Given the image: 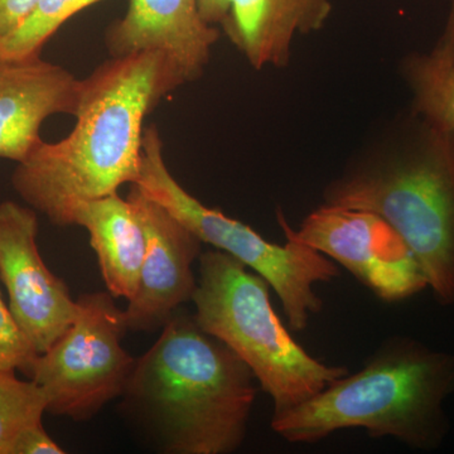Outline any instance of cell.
<instances>
[{
	"label": "cell",
	"mask_w": 454,
	"mask_h": 454,
	"mask_svg": "<svg viewBox=\"0 0 454 454\" xmlns=\"http://www.w3.org/2000/svg\"><path fill=\"white\" fill-rule=\"evenodd\" d=\"M184 85L160 53L110 57L82 80L71 133L59 142L43 140L17 164L14 191L53 225L73 226L77 206L136 184L145 118Z\"/></svg>",
	"instance_id": "cell-1"
},
{
	"label": "cell",
	"mask_w": 454,
	"mask_h": 454,
	"mask_svg": "<svg viewBox=\"0 0 454 454\" xmlns=\"http://www.w3.org/2000/svg\"><path fill=\"white\" fill-rule=\"evenodd\" d=\"M255 381L195 316L177 310L137 358L121 409L160 452L234 453L247 437Z\"/></svg>",
	"instance_id": "cell-2"
},
{
	"label": "cell",
	"mask_w": 454,
	"mask_h": 454,
	"mask_svg": "<svg viewBox=\"0 0 454 454\" xmlns=\"http://www.w3.org/2000/svg\"><path fill=\"white\" fill-rule=\"evenodd\" d=\"M324 203L372 211L389 223L435 301L454 306V131L409 110L325 186Z\"/></svg>",
	"instance_id": "cell-3"
},
{
	"label": "cell",
	"mask_w": 454,
	"mask_h": 454,
	"mask_svg": "<svg viewBox=\"0 0 454 454\" xmlns=\"http://www.w3.org/2000/svg\"><path fill=\"white\" fill-rule=\"evenodd\" d=\"M454 391V355L391 336L348 373L301 404L271 415L276 434L312 444L340 430L363 429L418 450L442 446L450 430L444 403Z\"/></svg>",
	"instance_id": "cell-4"
},
{
	"label": "cell",
	"mask_w": 454,
	"mask_h": 454,
	"mask_svg": "<svg viewBox=\"0 0 454 454\" xmlns=\"http://www.w3.org/2000/svg\"><path fill=\"white\" fill-rule=\"evenodd\" d=\"M270 284L229 254L211 249L199 258L192 301L197 324L247 364L273 414L301 404L349 373L348 367L317 360L277 315Z\"/></svg>",
	"instance_id": "cell-5"
},
{
	"label": "cell",
	"mask_w": 454,
	"mask_h": 454,
	"mask_svg": "<svg viewBox=\"0 0 454 454\" xmlns=\"http://www.w3.org/2000/svg\"><path fill=\"white\" fill-rule=\"evenodd\" d=\"M134 184L166 208L202 244L229 254L267 279L279 298L291 330H306L310 317L324 309V301L316 286L340 277L333 260L295 241L270 243L252 227L200 202L170 173L164 160L162 137L155 125L145 129L142 166Z\"/></svg>",
	"instance_id": "cell-6"
},
{
	"label": "cell",
	"mask_w": 454,
	"mask_h": 454,
	"mask_svg": "<svg viewBox=\"0 0 454 454\" xmlns=\"http://www.w3.org/2000/svg\"><path fill=\"white\" fill-rule=\"evenodd\" d=\"M77 306L74 324L35 357L28 379L46 394L49 413L86 422L122 395L137 360L121 346L128 325L110 293L83 294Z\"/></svg>",
	"instance_id": "cell-7"
},
{
	"label": "cell",
	"mask_w": 454,
	"mask_h": 454,
	"mask_svg": "<svg viewBox=\"0 0 454 454\" xmlns=\"http://www.w3.org/2000/svg\"><path fill=\"white\" fill-rule=\"evenodd\" d=\"M277 217L286 240L307 245L339 262L385 303L409 300L428 288L402 236L372 211L324 203L297 230L289 226L280 208Z\"/></svg>",
	"instance_id": "cell-8"
},
{
	"label": "cell",
	"mask_w": 454,
	"mask_h": 454,
	"mask_svg": "<svg viewBox=\"0 0 454 454\" xmlns=\"http://www.w3.org/2000/svg\"><path fill=\"white\" fill-rule=\"evenodd\" d=\"M37 235V211L14 201L0 203V279L12 317L41 355L71 327L79 306L64 280L44 264Z\"/></svg>",
	"instance_id": "cell-9"
},
{
	"label": "cell",
	"mask_w": 454,
	"mask_h": 454,
	"mask_svg": "<svg viewBox=\"0 0 454 454\" xmlns=\"http://www.w3.org/2000/svg\"><path fill=\"white\" fill-rule=\"evenodd\" d=\"M127 199L145 227L146 245L138 289L124 309L125 322L128 330L153 333L192 301L197 288L193 265L202 241L136 184Z\"/></svg>",
	"instance_id": "cell-10"
},
{
	"label": "cell",
	"mask_w": 454,
	"mask_h": 454,
	"mask_svg": "<svg viewBox=\"0 0 454 454\" xmlns=\"http://www.w3.org/2000/svg\"><path fill=\"white\" fill-rule=\"evenodd\" d=\"M221 33L203 20L200 0H129L124 16L107 27L106 47L110 57L160 53L186 85L205 74Z\"/></svg>",
	"instance_id": "cell-11"
},
{
	"label": "cell",
	"mask_w": 454,
	"mask_h": 454,
	"mask_svg": "<svg viewBox=\"0 0 454 454\" xmlns=\"http://www.w3.org/2000/svg\"><path fill=\"white\" fill-rule=\"evenodd\" d=\"M82 80L41 55L0 61V158L22 163L43 142L41 128L79 106Z\"/></svg>",
	"instance_id": "cell-12"
},
{
	"label": "cell",
	"mask_w": 454,
	"mask_h": 454,
	"mask_svg": "<svg viewBox=\"0 0 454 454\" xmlns=\"http://www.w3.org/2000/svg\"><path fill=\"white\" fill-rule=\"evenodd\" d=\"M221 32L255 70L286 67L298 35L321 31L333 0H226Z\"/></svg>",
	"instance_id": "cell-13"
},
{
	"label": "cell",
	"mask_w": 454,
	"mask_h": 454,
	"mask_svg": "<svg viewBox=\"0 0 454 454\" xmlns=\"http://www.w3.org/2000/svg\"><path fill=\"white\" fill-rule=\"evenodd\" d=\"M73 225L90 235L101 276L114 298L129 301L138 289L145 254V232L136 208L119 193L77 206Z\"/></svg>",
	"instance_id": "cell-14"
},
{
	"label": "cell",
	"mask_w": 454,
	"mask_h": 454,
	"mask_svg": "<svg viewBox=\"0 0 454 454\" xmlns=\"http://www.w3.org/2000/svg\"><path fill=\"white\" fill-rule=\"evenodd\" d=\"M400 74L413 98L411 112L438 129L454 131V0L435 46L406 56Z\"/></svg>",
	"instance_id": "cell-15"
},
{
	"label": "cell",
	"mask_w": 454,
	"mask_h": 454,
	"mask_svg": "<svg viewBox=\"0 0 454 454\" xmlns=\"http://www.w3.org/2000/svg\"><path fill=\"white\" fill-rule=\"evenodd\" d=\"M103 0H40L16 31L0 40V61H16L41 55L46 42L62 26Z\"/></svg>",
	"instance_id": "cell-16"
},
{
	"label": "cell",
	"mask_w": 454,
	"mask_h": 454,
	"mask_svg": "<svg viewBox=\"0 0 454 454\" xmlns=\"http://www.w3.org/2000/svg\"><path fill=\"white\" fill-rule=\"evenodd\" d=\"M47 397L31 379L20 380L16 370L0 369V454H11L23 429L42 423Z\"/></svg>",
	"instance_id": "cell-17"
},
{
	"label": "cell",
	"mask_w": 454,
	"mask_h": 454,
	"mask_svg": "<svg viewBox=\"0 0 454 454\" xmlns=\"http://www.w3.org/2000/svg\"><path fill=\"white\" fill-rule=\"evenodd\" d=\"M37 356V352L18 327L0 293V369L16 370L28 378Z\"/></svg>",
	"instance_id": "cell-18"
},
{
	"label": "cell",
	"mask_w": 454,
	"mask_h": 454,
	"mask_svg": "<svg viewBox=\"0 0 454 454\" xmlns=\"http://www.w3.org/2000/svg\"><path fill=\"white\" fill-rule=\"evenodd\" d=\"M59 444L50 437L43 424H33L18 434L11 454H64Z\"/></svg>",
	"instance_id": "cell-19"
},
{
	"label": "cell",
	"mask_w": 454,
	"mask_h": 454,
	"mask_svg": "<svg viewBox=\"0 0 454 454\" xmlns=\"http://www.w3.org/2000/svg\"><path fill=\"white\" fill-rule=\"evenodd\" d=\"M40 0H0V40L25 22Z\"/></svg>",
	"instance_id": "cell-20"
},
{
	"label": "cell",
	"mask_w": 454,
	"mask_h": 454,
	"mask_svg": "<svg viewBox=\"0 0 454 454\" xmlns=\"http://www.w3.org/2000/svg\"><path fill=\"white\" fill-rule=\"evenodd\" d=\"M200 11L206 22L220 28L227 14L226 0H200Z\"/></svg>",
	"instance_id": "cell-21"
}]
</instances>
